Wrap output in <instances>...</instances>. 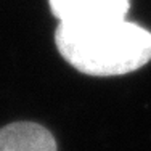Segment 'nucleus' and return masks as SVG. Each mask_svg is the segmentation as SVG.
I'll return each mask as SVG.
<instances>
[{
    "label": "nucleus",
    "mask_w": 151,
    "mask_h": 151,
    "mask_svg": "<svg viewBox=\"0 0 151 151\" xmlns=\"http://www.w3.org/2000/svg\"><path fill=\"white\" fill-rule=\"evenodd\" d=\"M58 52L73 68L87 76H122L151 60V32L127 19L92 26L58 24Z\"/></svg>",
    "instance_id": "1"
},
{
    "label": "nucleus",
    "mask_w": 151,
    "mask_h": 151,
    "mask_svg": "<svg viewBox=\"0 0 151 151\" xmlns=\"http://www.w3.org/2000/svg\"><path fill=\"white\" fill-rule=\"evenodd\" d=\"M53 16L61 24L92 26L125 19L130 0H48Z\"/></svg>",
    "instance_id": "2"
},
{
    "label": "nucleus",
    "mask_w": 151,
    "mask_h": 151,
    "mask_svg": "<svg viewBox=\"0 0 151 151\" xmlns=\"http://www.w3.org/2000/svg\"><path fill=\"white\" fill-rule=\"evenodd\" d=\"M0 151H58V146L44 125L13 122L0 129Z\"/></svg>",
    "instance_id": "3"
}]
</instances>
